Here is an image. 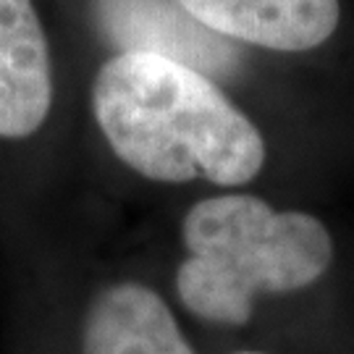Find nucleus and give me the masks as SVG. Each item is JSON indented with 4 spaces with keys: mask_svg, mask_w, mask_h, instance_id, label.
<instances>
[{
    "mask_svg": "<svg viewBox=\"0 0 354 354\" xmlns=\"http://www.w3.org/2000/svg\"><path fill=\"white\" fill-rule=\"evenodd\" d=\"M76 354H197L171 294L142 279L92 286L76 323Z\"/></svg>",
    "mask_w": 354,
    "mask_h": 354,
    "instance_id": "obj_3",
    "label": "nucleus"
},
{
    "mask_svg": "<svg viewBox=\"0 0 354 354\" xmlns=\"http://www.w3.org/2000/svg\"><path fill=\"white\" fill-rule=\"evenodd\" d=\"M53 108V66L32 0H0V140L37 134Z\"/></svg>",
    "mask_w": 354,
    "mask_h": 354,
    "instance_id": "obj_5",
    "label": "nucleus"
},
{
    "mask_svg": "<svg viewBox=\"0 0 354 354\" xmlns=\"http://www.w3.org/2000/svg\"><path fill=\"white\" fill-rule=\"evenodd\" d=\"M181 250L168 294L178 315L215 330L247 328L263 302L315 286L336 254L320 218L244 192L192 205Z\"/></svg>",
    "mask_w": 354,
    "mask_h": 354,
    "instance_id": "obj_2",
    "label": "nucleus"
},
{
    "mask_svg": "<svg viewBox=\"0 0 354 354\" xmlns=\"http://www.w3.org/2000/svg\"><path fill=\"white\" fill-rule=\"evenodd\" d=\"M226 354H266V352H257V349H231Z\"/></svg>",
    "mask_w": 354,
    "mask_h": 354,
    "instance_id": "obj_7",
    "label": "nucleus"
},
{
    "mask_svg": "<svg viewBox=\"0 0 354 354\" xmlns=\"http://www.w3.org/2000/svg\"><path fill=\"white\" fill-rule=\"evenodd\" d=\"M197 24L223 39L302 53L323 45L342 19L339 0H176Z\"/></svg>",
    "mask_w": 354,
    "mask_h": 354,
    "instance_id": "obj_6",
    "label": "nucleus"
},
{
    "mask_svg": "<svg viewBox=\"0 0 354 354\" xmlns=\"http://www.w3.org/2000/svg\"><path fill=\"white\" fill-rule=\"evenodd\" d=\"M108 39L124 53H150L197 68L200 74H234L239 53L231 42L197 24L176 0H97Z\"/></svg>",
    "mask_w": 354,
    "mask_h": 354,
    "instance_id": "obj_4",
    "label": "nucleus"
},
{
    "mask_svg": "<svg viewBox=\"0 0 354 354\" xmlns=\"http://www.w3.org/2000/svg\"><path fill=\"white\" fill-rule=\"evenodd\" d=\"M92 113L121 163L158 184L239 189L260 176L266 140L210 76L150 53L100 66Z\"/></svg>",
    "mask_w": 354,
    "mask_h": 354,
    "instance_id": "obj_1",
    "label": "nucleus"
}]
</instances>
